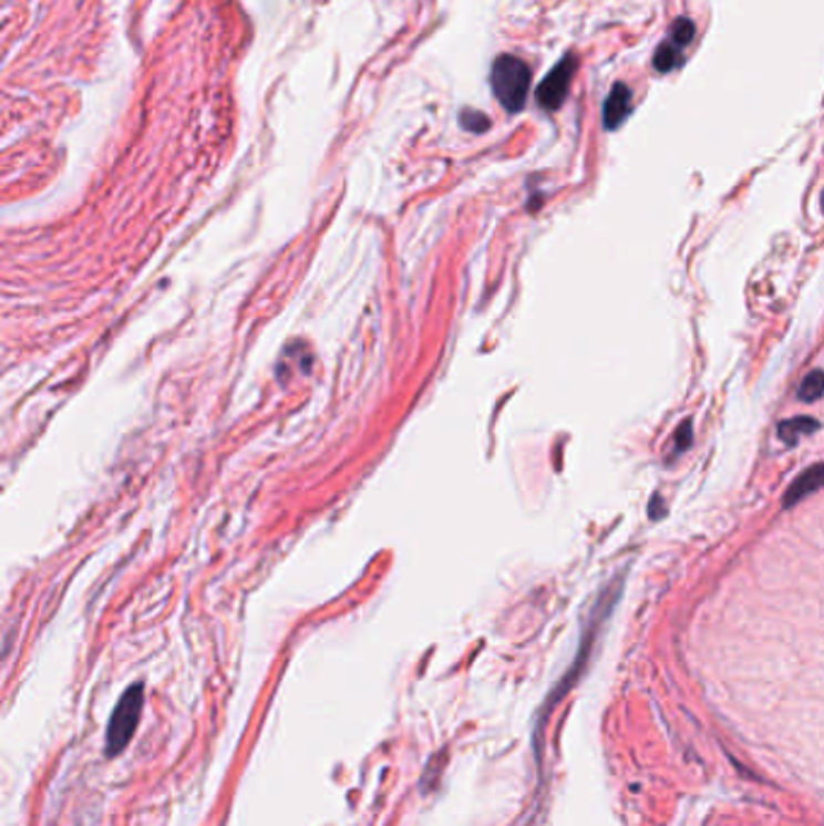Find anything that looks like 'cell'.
Masks as SVG:
<instances>
[{"label": "cell", "instance_id": "obj_1", "mask_svg": "<svg viewBox=\"0 0 824 826\" xmlns=\"http://www.w3.org/2000/svg\"><path fill=\"white\" fill-rule=\"evenodd\" d=\"M529 83H532L529 65L523 59L511 56V53H503V56H498L494 69H491V87H494L498 102L511 114H517L525 106L527 95H529Z\"/></svg>", "mask_w": 824, "mask_h": 826}, {"label": "cell", "instance_id": "obj_2", "mask_svg": "<svg viewBox=\"0 0 824 826\" xmlns=\"http://www.w3.org/2000/svg\"><path fill=\"white\" fill-rule=\"evenodd\" d=\"M143 703L145 689L141 682L131 684L124 691V696L119 699L116 709L110 717V725H106V756H119L128 747V742L136 735V727L141 723Z\"/></svg>", "mask_w": 824, "mask_h": 826}, {"label": "cell", "instance_id": "obj_3", "mask_svg": "<svg viewBox=\"0 0 824 826\" xmlns=\"http://www.w3.org/2000/svg\"><path fill=\"white\" fill-rule=\"evenodd\" d=\"M578 71V56L576 53H566V56L558 61L552 73L542 80V85L537 87V102L542 110L556 112L568 97V87L574 83V75Z\"/></svg>", "mask_w": 824, "mask_h": 826}, {"label": "cell", "instance_id": "obj_4", "mask_svg": "<svg viewBox=\"0 0 824 826\" xmlns=\"http://www.w3.org/2000/svg\"><path fill=\"white\" fill-rule=\"evenodd\" d=\"M631 104H634V95L629 85L624 83H615L609 90V95L602 104V124L607 131H617L624 122H627L629 114H631Z\"/></svg>", "mask_w": 824, "mask_h": 826}, {"label": "cell", "instance_id": "obj_5", "mask_svg": "<svg viewBox=\"0 0 824 826\" xmlns=\"http://www.w3.org/2000/svg\"><path fill=\"white\" fill-rule=\"evenodd\" d=\"M820 488H824V462L807 466V469L795 478V482L789 486L786 496H783V505H786V508H793L795 503L813 496V493Z\"/></svg>", "mask_w": 824, "mask_h": 826}, {"label": "cell", "instance_id": "obj_6", "mask_svg": "<svg viewBox=\"0 0 824 826\" xmlns=\"http://www.w3.org/2000/svg\"><path fill=\"white\" fill-rule=\"evenodd\" d=\"M820 429V423L815 419H807V416H795V419H789L779 423V437L786 443L789 447H793L797 440L805 437V435H813L815 431Z\"/></svg>", "mask_w": 824, "mask_h": 826}, {"label": "cell", "instance_id": "obj_7", "mask_svg": "<svg viewBox=\"0 0 824 826\" xmlns=\"http://www.w3.org/2000/svg\"><path fill=\"white\" fill-rule=\"evenodd\" d=\"M682 51L684 47H680L674 42V39H665V42L656 49V56H653V69L658 73H670L674 69H680L682 65Z\"/></svg>", "mask_w": 824, "mask_h": 826}, {"label": "cell", "instance_id": "obj_8", "mask_svg": "<svg viewBox=\"0 0 824 826\" xmlns=\"http://www.w3.org/2000/svg\"><path fill=\"white\" fill-rule=\"evenodd\" d=\"M691 443H694V421L684 419L680 423V429H677L672 435V445L665 447V462L672 464L677 457H682L684 452L691 447Z\"/></svg>", "mask_w": 824, "mask_h": 826}, {"label": "cell", "instance_id": "obj_9", "mask_svg": "<svg viewBox=\"0 0 824 826\" xmlns=\"http://www.w3.org/2000/svg\"><path fill=\"white\" fill-rule=\"evenodd\" d=\"M824 394V370H813L810 375L803 380L801 390H797V396L803 399V402L813 404L817 402V399Z\"/></svg>", "mask_w": 824, "mask_h": 826}, {"label": "cell", "instance_id": "obj_10", "mask_svg": "<svg viewBox=\"0 0 824 826\" xmlns=\"http://www.w3.org/2000/svg\"><path fill=\"white\" fill-rule=\"evenodd\" d=\"M462 126L474 133H482L484 128H488V118L478 112H462Z\"/></svg>", "mask_w": 824, "mask_h": 826}, {"label": "cell", "instance_id": "obj_11", "mask_svg": "<svg viewBox=\"0 0 824 826\" xmlns=\"http://www.w3.org/2000/svg\"><path fill=\"white\" fill-rule=\"evenodd\" d=\"M648 515L653 517V519H660V517L665 515V505H662V496H660V493H656L653 500H650V505H648Z\"/></svg>", "mask_w": 824, "mask_h": 826}, {"label": "cell", "instance_id": "obj_12", "mask_svg": "<svg viewBox=\"0 0 824 826\" xmlns=\"http://www.w3.org/2000/svg\"><path fill=\"white\" fill-rule=\"evenodd\" d=\"M822 210H824V192H822Z\"/></svg>", "mask_w": 824, "mask_h": 826}]
</instances>
